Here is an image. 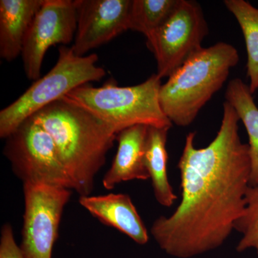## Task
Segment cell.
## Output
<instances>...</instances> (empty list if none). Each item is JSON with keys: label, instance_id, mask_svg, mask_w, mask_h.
<instances>
[{"label": "cell", "instance_id": "obj_1", "mask_svg": "<svg viewBox=\"0 0 258 258\" xmlns=\"http://www.w3.org/2000/svg\"><path fill=\"white\" fill-rule=\"evenodd\" d=\"M238 115L223 104L221 124L208 147H195L196 134L186 135L178 163L181 200L169 217L153 222L151 234L166 254L195 257L218 248L243 215L249 186L248 144L239 134Z\"/></svg>", "mask_w": 258, "mask_h": 258}, {"label": "cell", "instance_id": "obj_2", "mask_svg": "<svg viewBox=\"0 0 258 258\" xmlns=\"http://www.w3.org/2000/svg\"><path fill=\"white\" fill-rule=\"evenodd\" d=\"M30 118L52 137L74 191L80 197L91 195L96 176L116 140L114 131L92 113L62 99Z\"/></svg>", "mask_w": 258, "mask_h": 258}, {"label": "cell", "instance_id": "obj_3", "mask_svg": "<svg viewBox=\"0 0 258 258\" xmlns=\"http://www.w3.org/2000/svg\"><path fill=\"white\" fill-rule=\"evenodd\" d=\"M240 61L233 45L220 42L202 49L176 71L159 90V103L171 123L191 124L221 89L230 70Z\"/></svg>", "mask_w": 258, "mask_h": 258}, {"label": "cell", "instance_id": "obj_4", "mask_svg": "<svg viewBox=\"0 0 258 258\" xmlns=\"http://www.w3.org/2000/svg\"><path fill=\"white\" fill-rule=\"evenodd\" d=\"M161 85L157 74L140 84L127 87L110 79L101 87L83 85L61 99L92 113L116 134L136 125L171 128L172 123L159 103Z\"/></svg>", "mask_w": 258, "mask_h": 258}, {"label": "cell", "instance_id": "obj_5", "mask_svg": "<svg viewBox=\"0 0 258 258\" xmlns=\"http://www.w3.org/2000/svg\"><path fill=\"white\" fill-rule=\"evenodd\" d=\"M54 67L0 111V137L7 139L24 121L50 103L60 100L76 88L100 81L106 75L98 66L96 54L79 56L73 47L62 45Z\"/></svg>", "mask_w": 258, "mask_h": 258}, {"label": "cell", "instance_id": "obj_6", "mask_svg": "<svg viewBox=\"0 0 258 258\" xmlns=\"http://www.w3.org/2000/svg\"><path fill=\"white\" fill-rule=\"evenodd\" d=\"M4 153L24 183L45 184L74 190L50 134L28 118L6 139Z\"/></svg>", "mask_w": 258, "mask_h": 258}, {"label": "cell", "instance_id": "obj_7", "mask_svg": "<svg viewBox=\"0 0 258 258\" xmlns=\"http://www.w3.org/2000/svg\"><path fill=\"white\" fill-rule=\"evenodd\" d=\"M208 23L201 6L192 0H179L167 20L147 38L157 61V74L170 77L190 57L203 48L208 35Z\"/></svg>", "mask_w": 258, "mask_h": 258}, {"label": "cell", "instance_id": "obj_8", "mask_svg": "<svg viewBox=\"0 0 258 258\" xmlns=\"http://www.w3.org/2000/svg\"><path fill=\"white\" fill-rule=\"evenodd\" d=\"M25 211L20 250L24 258H52L64 207L72 191L45 184L24 183Z\"/></svg>", "mask_w": 258, "mask_h": 258}, {"label": "cell", "instance_id": "obj_9", "mask_svg": "<svg viewBox=\"0 0 258 258\" xmlns=\"http://www.w3.org/2000/svg\"><path fill=\"white\" fill-rule=\"evenodd\" d=\"M77 14L75 1L44 0L24 41L22 57L24 71L30 81L40 79L47 50L56 45H69L75 39Z\"/></svg>", "mask_w": 258, "mask_h": 258}, {"label": "cell", "instance_id": "obj_10", "mask_svg": "<svg viewBox=\"0 0 258 258\" xmlns=\"http://www.w3.org/2000/svg\"><path fill=\"white\" fill-rule=\"evenodd\" d=\"M77 29L73 45L75 53L86 55L128 30L132 0H74Z\"/></svg>", "mask_w": 258, "mask_h": 258}, {"label": "cell", "instance_id": "obj_11", "mask_svg": "<svg viewBox=\"0 0 258 258\" xmlns=\"http://www.w3.org/2000/svg\"><path fill=\"white\" fill-rule=\"evenodd\" d=\"M79 203L104 225L113 227L137 244L149 242V232L132 198L126 194L82 196Z\"/></svg>", "mask_w": 258, "mask_h": 258}, {"label": "cell", "instance_id": "obj_12", "mask_svg": "<svg viewBox=\"0 0 258 258\" xmlns=\"http://www.w3.org/2000/svg\"><path fill=\"white\" fill-rule=\"evenodd\" d=\"M149 127L136 125L117 134L118 149L111 167L103 178V186L107 190L117 184L132 180L149 179L145 165L146 144Z\"/></svg>", "mask_w": 258, "mask_h": 258}, {"label": "cell", "instance_id": "obj_13", "mask_svg": "<svg viewBox=\"0 0 258 258\" xmlns=\"http://www.w3.org/2000/svg\"><path fill=\"white\" fill-rule=\"evenodd\" d=\"M44 0L0 1V57L11 62L21 55L24 41Z\"/></svg>", "mask_w": 258, "mask_h": 258}, {"label": "cell", "instance_id": "obj_14", "mask_svg": "<svg viewBox=\"0 0 258 258\" xmlns=\"http://www.w3.org/2000/svg\"><path fill=\"white\" fill-rule=\"evenodd\" d=\"M169 129L149 126L145 152V165L154 196L158 203L166 208L172 206L177 199L168 179L166 142Z\"/></svg>", "mask_w": 258, "mask_h": 258}, {"label": "cell", "instance_id": "obj_15", "mask_svg": "<svg viewBox=\"0 0 258 258\" xmlns=\"http://www.w3.org/2000/svg\"><path fill=\"white\" fill-rule=\"evenodd\" d=\"M225 98L235 109L247 131L250 160L249 186H256L258 184V107L248 85L238 78L229 82Z\"/></svg>", "mask_w": 258, "mask_h": 258}, {"label": "cell", "instance_id": "obj_16", "mask_svg": "<svg viewBox=\"0 0 258 258\" xmlns=\"http://www.w3.org/2000/svg\"><path fill=\"white\" fill-rule=\"evenodd\" d=\"M224 4L237 20L243 34L248 86L254 94L258 90V8L244 0H225Z\"/></svg>", "mask_w": 258, "mask_h": 258}, {"label": "cell", "instance_id": "obj_17", "mask_svg": "<svg viewBox=\"0 0 258 258\" xmlns=\"http://www.w3.org/2000/svg\"><path fill=\"white\" fill-rule=\"evenodd\" d=\"M179 0H132L128 30L140 32L148 38L172 14Z\"/></svg>", "mask_w": 258, "mask_h": 258}, {"label": "cell", "instance_id": "obj_18", "mask_svg": "<svg viewBox=\"0 0 258 258\" xmlns=\"http://www.w3.org/2000/svg\"><path fill=\"white\" fill-rule=\"evenodd\" d=\"M235 230L242 235L236 247L237 252L253 248L258 255V184L249 186L246 194L245 209L236 224Z\"/></svg>", "mask_w": 258, "mask_h": 258}, {"label": "cell", "instance_id": "obj_19", "mask_svg": "<svg viewBox=\"0 0 258 258\" xmlns=\"http://www.w3.org/2000/svg\"><path fill=\"white\" fill-rule=\"evenodd\" d=\"M0 258H24L20 246L15 240L13 227L5 224L1 230Z\"/></svg>", "mask_w": 258, "mask_h": 258}]
</instances>
